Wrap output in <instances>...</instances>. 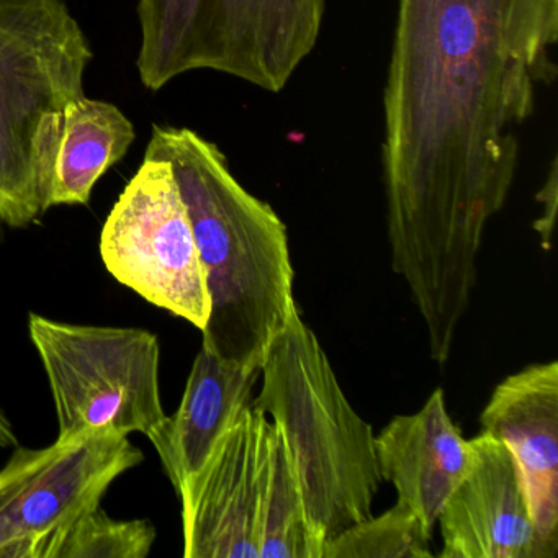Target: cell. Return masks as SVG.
<instances>
[{
    "mask_svg": "<svg viewBox=\"0 0 558 558\" xmlns=\"http://www.w3.org/2000/svg\"><path fill=\"white\" fill-rule=\"evenodd\" d=\"M557 45L558 0H398L381 143L388 243L433 354H449L469 312Z\"/></svg>",
    "mask_w": 558,
    "mask_h": 558,
    "instance_id": "obj_1",
    "label": "cell"
},
{
    "mask_svg": "<svg viewBox=\"0 0 558 558\" xmlns=\"http://www.w3.org/2000/svg\"><path fill=\"white\" fill-rule=\"evenodd\" d=\"M145 155L171 165L191 218L210 296L202 345L223 361L260 368L299 310L286 225L195 130L153 125Z\"/></svg>",
    "mask_w": 558,
    "mask_h": 558,
    "instance_id": "obj_2",
    "label": "cell"
},
{
    "mask_svg": "<svg viewBox=\"0 0 558 558\" xmlns=\"http://www.w3.org/2000/svg\"><path fill=\"white\" fill-rule=\"evenodd\" d=\"M253 404L282 436L313 531L329 538L371 518L384 482L371 424L345 398L325 349L299 310L260 365Z\"/></svg>",
    "mask_w": 558,
    "mask_h": 558,
    "instance_id": "obj_3",
    "label": "cell"
},
{
    "mask_svg": "<svg viewBox=\"0 0 558 558\" xmlns=\"http://www.w3.org/2000/svg\"><path fill=\"white\" fill-rule=\"evenodd\" d=\"M93 45L66 0H0V221L50 210L64 110L86 96Z\"/></svg>",
    "mask_w": 558,
    "mask_h": 558,
    "instance_id": "obj_4",
    "label": "cell"
},
{
    "mask_svg": "<svg viewBox=\"0 0 558 558\" xmlns=\"http://www.w3.org/2000/svg\"><path fill=\"white\" fill-rule=\"evenodd\" d=\"M326 0H138L136 70L151 93L215 71L277 94L313 53Z\"/></svg>",
    "mask_w": 558,
    "mask_h": 558,
    "instance_id": "obj_5",
    "label": "cell"
},
{
    "mask_svg": "<svg viewBox=\"0 0 558 558\" xmlns=\"http://www.w3.org/2000/svg\"><path fill=\"white\" fill-rule=\"evenodd\" d=\"M31 339L57 408L60 436L138 433L151 439L168 420L161 400V349L138 328L73 325L32 313Z\"/></svg>",
    "mask_w": 558,
    "mask_h": 558,
    "instance_id": "obj_6",
    "label": "cell"
},
{
    "mask_svg": "<svg viewBox=\"0 0 558 558\" xmlns=\"http://www.w3.org/2000/svg\"><path fill=\"white\" fill-rule=\"evenodd\" d=\"M107 270L158 308L204 329L210 296L171 165L146 156L100 236Z\"/></svg>",
    "mask_w": 558,
    "mask_h": 558,
    "instance_id": "obj_7",
    "label": "cell"
},
{
    "mask_svg": "<svg viewBox=\"0 0 558 558\" xmlns=\"http://www.w3.org/2000/svg\"><path fill=\"white\" fill-rule=\"evenodd\" d=\"M142 462L129 437L107 430L19 447L0 470V558H53L61 535Z\"/></svg>",
    "mask_w": 558,
    "mask_h": 558,
    "instance_id": "obj_8",
    "label": "cell"
},
{
    "mask_svg": "<svg viewBox=\"0 0 558 558\" xmlns=\"http://www.w3.org/2000/svg\"><path fill=\"white\" fill-rule=\"evenodd\" d=\"M276 426L247 408L178 496L185 558H259Z\"/></svg>",
    "mask_w": 558,
    "mask_h": 558,
    "instance_id": "obj_9",
    "label": "cell"
},
{
    "mask_svg": "<svg viewBox=\"0 0 558 558\" xmlns=\"http://www.w3.org/2000/svg\"><path fill=\"white\" fill-rule=\"evenodd\" d=\"M472 465L437 522L442 558H551L529 511L508 447L489 434L470 439Z\"/></svg>",
    "mask_w": 558,
    "mask_h": 558,
    "instance_id": "obj_10",
    "label": "cell"
},
{
    "mask_svg": "<svg viewBox=\"0 0 558 558\" xmlns=\"http://www.w3.org/2000/svg\"><path fill=\"white\" fill-rule=\"evenodd\" d=\"M483 433L501 440L518 466L529 511L551 558L558 554V364L509 375L480 416Z\"/></svg>",
    "mask_w": 558,
    "mask_h": 558,
    "instance_id": "obj_11",
    "label": "cell"
},
{
    "mask_svg": "<svg viewBox=\"0 0 558 558\" xmlns=\"http://www.w3.org/2000/svg\"><path fill=\"white\" fill-rule=\"evenodd\" d=\"M381 480L398 501L433 532L440 512L472 465V446L446 407L442 388L420 411L393 417L375 436Z\"/></svg>",
    "mask_w": 558,
    "mask_h": 558,
    "instance_id": "obj_12",
    "label": "cell"
},
{
    "mask_svg": "<svg viewBox=\"0 0 558 558\" xmlns=\"http://www.w3.org/2000/svg\"><path fill=\"white\" fill-rule=\"evenodd\" d=\"M260 368L223 361L202 345L181 404L151 437L175 492L204 465L241 414L253 407Z\"/></svg>",
    "mask_w": 558,
    "mask_h": 558,
    "instance_id": "obj_13",
    "label": "cell"
},
{
    "mask_svg": "<svg viewBox=\"0 0 558 558\" xmlns=\"http://www.w3.org/2000/svg\"><path fill=\"white\" fill-rule=\"evenodd\" d=\"M135 140V125L116 104L87 96L71 102L54 153L50 207L89 204L97 182Z\"/></svg>",
    "mask_w": 558,
    "mask_h": 558,
    "instance_id": "obj_14",
    "label": "cell"
},
{
    "mask_svg": "<svg viewBox=\"0 0 558 558\" xmlns=\"http://www.w3.org/2000/svg\"><path fill=\"white\" fill-rule=\"evenodd\" d=\"M322 555L323 542L310 524L295 465L276 427L264 495L259 558H322Z\"/></svg>",
    "mask_w": 558,
    "mask_h": 558,
    "instance_id": "obj_15",
    "label": "cell"
},
{
    "mask_svg": "<svg viewBox=\"0 0 558 558\" xmlns=\"http://www.w3.org/2000/svg\"><path fill=\"white\" fill-rule=\"evenodd\" d=\"M433 532L403 505L355 522L323 547L322 558H430Z\"/></svg>",
    "mask_w": 558,
    "mask_h": 558,
    "instance_id": "obj_16",
    "label": "cell"
},
{
    "mask_svg": "<svg viewBox=\"0 0 558 558\" xmlns=\"http://www.w3.org/2000/svg\"><path fill=\"white\" fill-rule=\"evenodd\" d=\"M155 541L148 519H113L99 506L61 535L53 558H145Z\"/></svg>",
    "mask_w": 558,
    "mask_h": 558,
    "instance_id": "obj_17",
    "label": "cell"
},
{
    "mask_svg": "<svg viewBox=\"0 0 558 558\" xmlns=\"http://www.w3.org/2000/svg\"><path fill=\"white\" fill-rule=\"evenodd\" d=\"M537 201L542 204V215L534 223L535 231L541 236L542 247L548 250L554 234L555 217H557V159L551 161L550 174L544 187L538 192Z\"/></svg>",
    "mask_w": 558,
    "mask_h": 558,
    "instance_id": "obj_18",
    "label": "cell"
},
{
    "mask_svg": "<svg viewBox=\"0 0 558 558\" xmlns=\"http://www.w3.org/2000/svg\"><path fill=\"white\" fill-rule=\"evenodd\" d=\"M17 447V434H15L14 424L9 420L5 411L0 408V447Z\"/></svg>",
    "mask_w": 558,
    "mask_h": 558,
    "instance_id": "obj_19",
    "label": "cell"
}]
</instances>
